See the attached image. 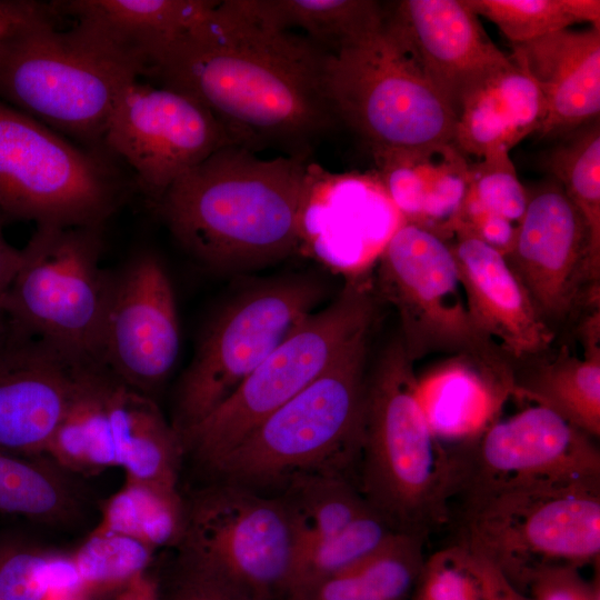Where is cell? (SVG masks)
Segmentation results:
<instances>
[{
  "instance_id": "obj_1",
  "label": "cell",
  "mask_w": 600,
  "mask_h": 600,
  "mask_svg": "<svg viewBox=\"0 0 600 600\" xmlns=\"http://www.w3.org/2000/svg\"><path fill=\"white\" fill-rule=\"evenodd\" d=\"M327 53L269 23L251 0H226L144 76L198 100L239 146L307 158L337 122L323 88Z\"/></svg>"
},
{
  "instance_id": "obj_2",
  "label": "cell",
  "mask_w": 600,
  "mask_h": 600,
  "mask_svg": "<svg viewBox=\"0 0 600 600\" xmlns=\"http://www.w3.org/2000/svg\"><path fill=\"white\" fill-rule=\"evenodd\" d=\"M306 159H262L246 147L226 146L154 203L173 238L207 267H267L289 257L304 236L312 194Z\"/></svg>"
},
{
  "instance_id": "obj_3",
  "label": "cell",
  "mask_w": 600,
  "mask_h": 600,
  "mask_svg": "<svg viewBox=\"0 0 600 600\" xmlns=\"http://www.w3.org/2000/svg\"><path fill=\"white\" fill-rule=\"evenodd\" d=\"M412 366L397 336L369 370L362 496L397 530L427 538L448 519L453 458L429 423Z\"/></svg>"
},
{
  "instance_id": "obj_4",
  "label": "cell",
  "mask_w": 600,
  "mask_h": 600,
  "mask_svg": "<svg viewBox=\"0 0 600 600\" xmlns=\"http://www.w3.org/2000/svg\"><path fill=\"white\" fill-rule=\"evenodd\" d=\"M58 17L34 22L2 47L0 99L84 148L107 152L112 107L142 69L82 22L59 30Z\"/></svg>"
},
{
  "instance_id": "obj_5",
  "label": "cell",
  "mask_w": 600,
  "mask_h": 600,
  "mask_svg": "<svg viewBox=\"0 0 600 600\" xmlns=\"http://www.w3.org/2000/svg\"><path fill=\"white\" fill-rule=\"evenodd\" d=\"M372 329L317 380L268 416L211 470L226 483L264 486L332 473L360 453ZM338 473V472H336Z\"/></svg>"
},
{
  "instance_id": "obj_6",
  "label": "cell",
  "mask_w": 600,
  "mask_h": 600,
  "mask_svg": "<svg viewBox=\"0 0 600 600\" xmlns=\"http://www.w3.org/2000/svg\"><path fill=\"white\" fill-rule=\"evenodd\" d=\"M323 88L331 111L372 151L453 143L456 114L386 17L328 52Z\"/></svg>"
},
{
  "instance_id": "obj_7",
  "label": "cell",
  "mask_w": 600,
  "mask_h": 600,
  "mask_svg": "<svg viewBox=\"0 0 600 600\" xmlns=\"http://www.w3.org/2000/svg\"><path fill=\"white\" fill-rule=\"evenodd\" d=\"M463 506L457 543L521 592L540 570L599 563L600 480L507 489Z\"/></svg>"
},
{
  "instance_id": "obj_8",
  "label": "cell",
  "mask_w": 600,
  "mask_h": 600,
  "mask_svg": "<svg viewBox=\"0 0 600 600\" xmlns=\"http://www.w3.org/2000/svg\"><path fill=\"white\" fill-rule=\"evenodd\" d=\"M377 293L364 278L349 281L324 309L312 312L237 390L180 436L207 470L268 416L323 374L363 332L373 329Z\"/></svg>"
},
{
  "instance_id": "obj_9",
  "label": "cell",
  "mask_w": 600,
  "mask_h": 600,
  "mask_svg": "<svg viewBox=\"0 0 600 600\" xmlns=\"http://www.w3.org/2000/svg\"><path fill=\"white\" fill-rule=\"evenodd\" d=\"M101 226L37 227L22 249L4 312L7 330L79 364H101L112 277L100 267Z\"/></svg>"
},
{
  "instance_id": "obj_10",
  "label": "cell",
  "mask_w": 600,
  "mask_h": 600,
  "mask_svg": "<svg viewBox=\"0 0 600 600\" xmlns=\"http://www.w3.org/2000/svg\"><path fill=\"white\" fill-rule=\"evenodd\" d=\"M127 183L110 154L66 140L0 99V212L37 227H97Z\"/></svg>"
},
{
  "instance_id": "obj_11",
  "label": "cell",
  "mask_w": 600,
  "mask_h": 600,
  "mask_svg": "<svg viewBox=\"0 0 600 600\" xmlns=\"http://www.w3.org/2000/svg\"><path fill=\"white\" fill-rule=\"evenodd\" d=\"M323 296L317 279L292 276L232 299L211 322L180 379L171 422L179 437L223 403Z\"/></svg>"
},
{
  "instance_id": "obj_12",
  "label": "cell",
  "mask_w": 600,
  "mask_h": 600,
  "mask_svg": "<svg viewBox=\"0 0 600 600\" xmlns=\"http://www.w3.org/2000/svg\"><path fill=\"white\" fill-rule=\"evenodd\" d=\"M376 276V293L396 309L398 336L412 363L448 352L513 369V361L474 326L447 239L406 221L388 239Z\"/></svg>"
},
{
  "instance_id": "obj_13",
  "label": "cell",
  "mask_w": 600,
  "mask_h": 600,
  "mask_svg": "<svg viewBox=\"0 0 600 600\" xmlns=\"http://www.w3.org/2000/svg\"><path fill=\"white\" fill-rule=\"evenodd\" d=\"M294 549L282 498L224 483L201 491L186 506L177 559L250 600H277L283 598Z\"/></svg>"
},
{
  "instance_id": "obj_14",
  "label": "cell",
  "mask_w": 600,
  "mask_h": 600,
  "mask_svg": "<svg viewBox=\"0 0 600 600\" xmlns=\"http://www.w3.org/2000/svg\"><path fill=\"white\" fill-rule=\"evenodd\" d=\"M527 194L524 214L504 258L557 334L600 308V261L591 253L580 212L554 179Z\"/></svg>"
},
{
  "instance_id": "obj_15",
  "label": "cell",
  "mask_w": 600,
  "mask_h": 600,
  "mask_svg": "<svg viewBox=\"0 0 600 600\" xmlns=\"http://www.w3.org/2000/svg\"><path fill=\"white\" fill-rule=\"evenodd\" d=\"M238 144L194 98L134 80L119 93L107 121L103 147L134 172L153 202L217 150Z\"/></svg>"
},
{
  "instance_id": "obj_16",
  "label": "cell",
  "mask_w": 600,
  "mask_h": 600,
  "mask_svg": "<svg viewBox=\"0 0 600 600\" xmlns=\"http://www.w3.org/2000/svg\"><path fill=\"white\" fill-rule=\"evenodd\" d=\"M453 456V493L464 499L507 489L600 480L596 439L536 406L493 421Z\"/></svg>"
},
{
  "instance_id": "obj_17",
  "label": "cell",
  "mask_w": 600,
  "mask_h": 600,
  "mask_svg": "<svg viewBox=\"0 0 600 600\" xmlns=\"http://www.w3.org/2000/svg\"><path fill=\"white\" fill-rule=\"evenodd\" d=\"M179 347L169 276L154 253L139 252L112 277L99 361L120 381L152 398L172 371Z\"/></svg>"
},
{
  "instance_id": "obj_18",
  "label": "cell",
  "mask_w": 600,
  "mask_h": 600,
  "mask_svg": "<svg viewBox=\"0 0 600 600\" xmlns=\"http://www.w3.org/2000/svg\"><path fill=\"white\" fill-rule=\"evenodd\" d=\"M386 17L454 114L473 86L510 61L464 0H402Z\"/></svg>"
},
{
  "instance_id": "obj_19",
  "label": "cell",
  "mask_w": 600,
  "mask_h": 600,
  "mask_svg": "<svg viewBox=\"0 0 600 600\" xmlns=\"http://www.w3.org/2000/svg\"><path fill=\"white\" fill-rule=\"evenodd\" d=\"M83 366L7 330L0 343V451L46 453Z\"/></svg>"
},
{
  "instance_id": "obj_20",
  "label": "cell",
  "mask_w": 600,
  "mask_h": 600,
  "mask_svg": "<svg viewBox=\"0 0 600 600\" xmlns=\"http://www.w3.org/2000/svg\"><path fill=\"white\" fill-rule=\"evenodd\" d=\"M458 278L469 314L513 361L542 356L557 334L536 310L503 254L461 228L452 229Z\"/></svg>"
},
{
  "instance_id": "obj_21",
  "label": "cell",
  "mask_w": 600,
  "mask_h": 600,
  "mask_svg": "<svg viewBox=\"0 0 600 600\" xmlns=\"http://www.w3.org/2000/svg\"><path fill=\"white\" fill-rule=\"evenodd\" d=\"M547 103L541 136L567 134L600 113V28L559 30L511 46L509 56Z\"/></svg>"
},
{
  "instance_id": "obj_22",
  "label": "cell",
  "mask_w": 600,
  "mask_h": 600,
  "mask_svg": "<svg viewBox=\"0 0 600 600\" xmlns=\"http://www.w3.org/2000/svg\"><path fill=\"white\" fill-rule=\"evenodd\" d=\"M547 103L537 83L510 61L489 73L461 99L453 144L480 159L509 152L547 118Z\"/></svg>"
},
{
  "instance_id": "obj_23",
  "label": "cell",
  "mask_w": 600,
  "mask_h": 600,
  "mask_svg": "<svg viewBox=\"0 0 600 600\" xmlns=\"http://www.w3.org/2000/svg\"><path fill=\"white\" fill-rule=\"evenodd\" d=\"M59 14L73 17L142 69L204 20L210 0H68L53 1Z\"/></svg>"
},
{
  "instance_id": "obj_24",
  "label": "cell",
  "mask_w": 600,
  "mask_h": 600,
  "mask_svg": "<svg viewBox=\"0 0 600 600\" xmlns=\"http://www.w3.org/2000/svg\"><path fill=\"white\" fill-rule=\"evenodd\" d=\"M381 180L407 222L442 238L468 188L470 167L453 144L373 151Z\"/></svg>"
},
{
  "instance_id": "obj_25",
  "label": "cell",
  "mask_w": 600,
  "mask_h": 600,
  "mask_svg": "<svg viewBox=\"0 0 600 600\" xmlns=\"http://www.w3.org/2000/svg\"><path fill=\"white\" fill-rule=\"evenodd\" d=\"M418 380V397L436 436L479 434L512 394L513 369L458 354Z\"/></svg>"
},
{
  "instance_id": "obj_26",
  "label": "cell",
  "mask_w": 600,
  "mask_h": 600,
  "mask_svg": "<svg viewBox=\"0 0 600 600\" xmlns=\"http://www.w3.org/2000/svg\"><path fill=\"white\" fill-rule=\"evenodd\" d=\"M583 357L562 347L549 361L513 367L512 394L544 407L594 439L600 437V324L578 330Z\"/></svg>"
},
{
  "instance_id": "obj_27",
  "label": "cell",
  "mask_w": 600,
  "mask_h": 600,
  "mask_svg": "<svg viewBox=\"0 0 600 600\" xmlns=\"http://www.w3.org/2000/svg\"><path fill=\"white\" fill-rule=\"evenodd\" d=\"M108 413L117 467L126 478L177 487L182 443L153 398L112 374Z\"/></svg>"
},
{
  "instance_id": "obj_28",
  "label": "cell",
  "mask_w": 600,
  "mask_h": 600,
  "mask_svg": "<svg viewBox=\"0 0 600 600\" xmlns=\"http://www.w3.org/2000/svg\"><path fill=\"white\" fill-rule=\"evenodd\" d=\"M78 477L47 454L0 451V513L54 528L73 524L89 502Z\"/></svg>"
},
{
  "instance_id": "obj_29",
  "label": "cell",
  "mask_w": 600,
  "mask_h": 600,
  "mask_svg": "<svg viewBox=\"0 0 600 600\" xmlns=\"http://www.w3.org/2000/svg\"><path fill=\"white\" fill-rule=\"evenodd\" d=\"M111 376L101 364L80 369L67 411L44 453L80 477L117 467L108 413Z\"/></svg>"
},
{
  "instance_id": "obj_30",
  "label": "cell",
  "mask_w": 600,
  "mask_h": 600,
  "mask_svg": "<svg viewBox=\"0 0 600 600\" xmlns=\"http://www.w3.org/2000/svg\"><path fill=\"white\" fill-rule=\"evenodd\" d=\"M426 538L396 531L374 551L323 581L308 600H410Z\"/></svg>"
},
{
  "instance_id": "obj_31",
  "label": "cell",
  "mask_w": 600,
  "mask_h": 600,
  "mask_svg": "<svg viewBox=\"0 0 600 600\" xmlns=\"http://www.w3.org/2000/svg\"><path fill=\"white\" fill-rule=\"evenodd\" d=\"M186 526V506L177 487L126 478L102 501L93 528L134 539L152 550L179 546Z\"/></svg>"
},
{
  "instance_id": "obj_32",
  "label": "cell",
  "mask_w": 600,
  "mask_h": 600,
  "mask_svg": "<svg viewBox=\"0 0 600 600\" xmlns=\"http://www.w3.org/2000/svg\"><path fill=\"white\" fill-rule=\"evenodd\" d=\"M254 10L283 30L300 29L310 41L333 52L384 20V9L372 0H251Z\"/></svg>"
},
{
  "instance_id": "obj_33",
  "label": "cell",
  "mask_w": 600,
  "mask_h": 600,
  "mask_svg": "<svg viewBox=\"0 0 600 600\" xmlns=\"http://www.w3.org/2000/svg\"><path fill=\"white\" fill-rule=\"evenodd\" d=\"M282 499L294 532V556L336 536L372 509L364 497L338 473L296 477L290 480V488Z\"/></svg>"
},
{
  "instance_id": "obj_34",
  "label": "cell",
  "mask_w": 600,
  "mask_h": 600,
  "mask_svg": "<svg viewBox=\"0 0 600 600\" xmlns=\"http://www.w3.org/2000/svg\"><path fill=\"white\" fill-rule=\"evenodd\" d=\"M78 591L70 551L20 533H0V600H47Z\"/></svg>"
},
{
  "instance_id": "obj_35",
  "label": "cell",
  "mask_w": 600,
  "mask_h": 600,
  "mask_svg": "<svg viewBox=\"0 0 600 600\" xmlns=\"http://www.w3.org/2000/svg\"><path fill=\"white\" fill-rule=\"evenodd\" d=\"M397 530L373 508L341 532L296 553L286 583L284 600H308L327 579L364 558Z\"/></svg>"
},
{
  "instance_id": "obj_36",
  "label": "cell",
  "mask_w": 600,
  "mask_h": 600,
  "mask_svg": "<svg viewBox=\"0 0 600 600\" xmlns=\"http://www.w3.org/2000/svg\"><path fill=\"white\" fill-rule=\"evenodd\" d=\"M492 564L456 543L426 558L410 600H517Z\"/></svg>"
},
{
  "instance_id": "obj_37",
  "label": "cell",
  "mask_w": 600,
  "mask_h": 600,
  "mask_svg": "<svg viewBox=\"0 0 600 600\" xmlns=\"http://www.w3.org/2000/svg\"><path fill=\"white\" fill-rule=\"evenodd\" d=\"M546 167L580 212L591 253L600 261V126L594 120L566 134Z\"/></svg>"
},
{
  "instance_id": "obj_38",
  "label": "cell",
  "mask_w": 600,
  "mask_h": 600,
  "mask_svg": "<svg viewBox=\"0 0 600 600\" xmlns=\"http://www.w3.org/2000/svg\"><path fill=\"white\" fill-rule=\"evenodd\" d=\"M154 550L129 537L92 529L70 551L83 600L110 598L133 577L149 570Z\"/></svg>"
},
{
  "instance_id": "obj_39",
  "label": "cell",
  "mask_w": 600,
  "mask_h": 600,
  "mask_svg": "<svg viewBox=\"0 0 600 600\" xmlns=\"http://www.w3.org/2000/svg\"><path fill=\"white\" fill-rule=\"evenodd\" d=\"M478 16L492 22L511 46L584 22L583 0H464Z\"/></svg>"
},
{
  "instance_id": "obj_40",
  "label": "cell",
  "mask_w": 600,
  "mask_h": 600,
  "mask_svg": "<svg viewBox=\"0 0 600 600\" xmlns=\"http://www.w3.org/2000/svg\"><path fill=\"white\" fill-rule=\"evenodd\" d=\"M467 192L512 223H519L527 208V189L518 178L509 152L489 154L470 167Z\"/></svg>"
},
{
  "instance_id": "obj_41",
  "label": "cell",
  "mask_w": 600,
  "mask_h": 600,
  "mask_svg": "<svg viewBox=\"0 0 600 600\" xmlns=\"http://www.w3.org/2000/svg\"><path fill=\"white\" fill-rule=\"evenodd\" d=\"M454 228L464 229L504 257L511 250L517 232V226L482 206L467 191L444 237H449Z\"/></svg>"
},
{
  "instance_id": "obj_42",
  "label": "cell",
  "mask_w": 600,
  "mask_h": 600,
  "mask_svg": "<svg viewBox=\"0 0 600 600\" xmlns=\"http://www.w3.org/2000/svg\"><path fill=\"white\" fill-rule=\"evenodd\" d=\"M159 592L160 600H250L227 583L179 559L167 578L159 576Z\"/></svg>"
},
{
  "instance_id": "obj_43",
  "label": "cell",
  "mask_w": 600,
  "mask_h": 600,
  "mask_svg": "<svg viewBox=\"0 0 600 600\" xmlns=\"http://www.w3.org/2000/svg\"><path fill=\"white\" fill-rule=\"evenodd\" d=\"M526 593L531 600H600L599 579L587 581L574 567H552L529 580Z\"/></svg>"
},
{
  "instance_id": "obj_44",
  "label": "cell",
  "mask_w": 600,
  "mask_h": 600,
  "mask_svg": "<svg viewBox=\"0 0 600 600\" xmlns=\"http://www.w3.org/2000/svg\"><path fill=\"white\" fill-rule=\"evenodd\" d=\"M60 16L53 2L0 0V50L34 22Z\"/></svg>"
},
{
  "instance_id": "obj_45",
  "label": "cell",
  "mask_w": 600,
  "mask_h": 600,
  "mask_svg": "<svg viewBox=\"0 0 600 600\" xmlns=\"http://www.w3.org/2000/svg\"><path fill=\"white\" fill-rule=\"evenodd\" d=\"M21 261L22 250H18L9 244L4 240L0 228V342L7 334L4 312L7 297Z\"/></svg>"
},
{
  "instance_id": "obj_46",
  "label": "cell",
  "mask_w": 600,
  "mask_h": 600,
  "mask_svg": "<svg viewBox=\"0 0 600 600\" xmlns=\"http://www.w3.org/2000/svg\"><path fill=\"white\" fill-rule=\"evenodd\" d=\"M109 600H160L159 576L151 568L133 577Z\"/></svg>"
},
{
  "instance_id": "obj_47",
  "label": "cell",
  "mask_w": 600,
  "mask_h": 600,
  "mask_svg": "<svg viewBox=\"0 0 600 600\" xmlns=\"http://www.w3.org/2000/svg\"><path fill=\"white\" fill-rule=\"evenodd\" d=\"M517 600H531L527 594H521Z\"/></svg>"
}]
</instances>
